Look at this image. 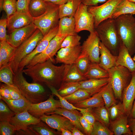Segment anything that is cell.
Masks as SVG:
<instances>
[{"label":"cell","instance_id":"1","mask_svg":"<svg viewBox=\"0 0 135 135\" xmlns=\"http://www.w3.org/2000/svg\"><path fill=\"white\" fill-rule=\"evenodd\" d=\"M54 62L49 60L25 68L22 71L31 78L33 82L42 85L44 84L48 86L56 89L59 88L62 82L66 64L56 66L54 64Z\"/></svg>","mask_w":135,"mask_h":135},{"label":"cell","instance_id":"2","mask_svg":"<svg viewBox=\"0 0 135 135\" xmlns=\"http://www.w3.org/2000/svg\"><path fill=\"white\" fill-rule=\"evenodd\" d=\"M22 70H18L14 75V84L22 95L31 104H36L45 101L46 92L42 84L28 82L23 75Z\"/></svg>","mask_w":135,"mask_h":135},{"label":"cell","instance_id":"3","mask_svg":"<svg viewBox=\"0 0 135 135\" xmlns=\"http://www.w3.org/2000/svg\"><path fill=\"white\" fill-rule=\"evenodd\" d=\"M114 19L118 34L131 56L135 53V18L126 14Z\"/></svg>","mask_w":135,"mask_h":135},{"label":"cell","instance_id":"4","mask_svg":"<svg viewBox=\"0 0 135 135\" xmlns=\"http://www.w3.org/2000/svg\"><path fill=\"white\" fill-rule=\"evenodd\" d=\"M100 41L114 55L117 56L121 40L116 31L114 19L111 18L101 22L95 28Z\"/></svg>","mask_w":135,"mask_h":135},{"label":"cell","instance_id":"5","mask_svg":"<svg viewBox=\"0 0 135 135\" xmlns=\"http://www.w3.org/2000/svg\"><path fill=\"white\" fill-rule=\"evenodd\" d=\"M43 36L41 31L37 28L29 37L16 48L8 64L14 74L18 71L21 61L34 50Z\"/></svg>","mask_w":135,"mask_h":135},{"label":"cell","instance_id":"6","mask_svg":"<svg viewBox=\"0 0 135 135\" xmlns=\"http://www.w3.org/2000/svg\"><path fill=\"white\" fill-rule=\"evenodd\" d=\"M108 71L115 98L122 101L123 90L132 79V72L126 68L121 66L113 67Z\"/></svg>","mask_w":135,"mask_h":135},{"label":"cell","instance_id":"7","mask_svg":"<svg viewBox=\"0 0 135 135\" xmlns=\"http://www.w3.org/2000/svg\"><path fill=\"white\" fill-rule=\"evenodd\" d=\"M46 2L47 6L45 12L39 16L33 18V23L41 31L44 36L58 25L60 19L59 5Z\"/></svg>","mask_w":135,"mask_h":135},{"label":"cell","instance_id":"8","mask_svg":"<svg viewBox=\"0 0 135 135\" xmlns=\"http://www.w3.org/2000/svg\"><path fill=\"white\" fill-rule=\"evenodd\" d=\"M100 41L98 34L95 30L90 32L88 38L81 46V51L78 58L87 57L91 62L99 64Z\"/></svg>","mask_w":135,"mask_h":135},{"label":"cell","instance_id":"9","mask_svg":"<svg viewBox=\"0 0 135 135\" xmlns=\"http://www.w3.org/2000/svg\"><path fill=\"white\" fill-rule=\"evenodd\" d=\"M88 6L81 2L74 16L75 23V31L78 33L83 30L90 32L95 31L94 18L88 10Z\"/></svg>","mask_w":135,"mask_h":135},{"label":"cell","instance_id":"10","mask_svg":"<svg viewBox=\"0 0 135 135\" xmlns=\"http://www.w3.org/2000/svg\"><path fill=\"white\" fill-rule=\"evenodd\" d=\"M66 36L65 35L56 34L51 40L45 50L34 57L24 68L33 66L38 63L42 62L49 60H51L55 62L53 58L60 48L61 44Z\"/></svg>","mask_w":135,"mask_h":135},{"label":"cell","instance_id":"11","mask_svg":"<svg viewBox=\"0 0 135 135\" xmlns=\"http://www.w3.org/2000/svg\"><path fill=\"white\" fill-rule=\"evenodd\" d=\"M122 0H108L101 5L88 6V10L94 18V27L112 16L117 6Z\"/></svg>","mask_w":135,"mask_h":135},{"label":"cell","instance_id":"12","mask_svg":"<svg viewBox=\"0 0 135 135\" xmlns=\"http://www.w3.org/2000/svg\"><path fill=\"white\" fill-rule=\"evenodd\" d=\"M61 108L62 107L59 100L54 99L52 94L46 100L38 103L31 104L28 111L33 116L40 118L44 114L54 112L58 108Z\"/></svg>","mask_w":135,"mask_h":135},{"label":"cell","instance_id":"13","mask_svg":"<svg viewBox=\"0 0 135 135\" xmlns=\"http://www.w3.org/2000/svg\"><path fill=\"white\" fill-rule=\"evenodd\" d=\"M58 28V25L51 29L44 36L34 50L21 61L19 65L18 70H22L34 57L45 50L51 40L56 35Z\"/></svg>","mask_w":135,"mask_h":135},{"label":"cell","instance_id":"14","mask_svg":"<svg viewBox=\"0 0 135 135\" xmlns=\"http://www.w3.org/2000/svg\"><path fill=\"white\" fill-rule=\"evenodd\" d=\"M37 28L33 23L16 29L7 35L6 40L11 45L16 48L29 37Z\"/></svg>","mask_w":135,"mask_h":135},{"label":"cell","instance_id":"15","mask_svg":"<svg viewBox=\"0 0 135 135\" xmlns=\"http://www.w3.org/2000/svg\"><path fill=\"white\" fill-rule=\"evenodd\" d=\"M81 50L80 45L61 48L57 53L55 62L65 64H74L78 58Z\"/></svg>","mask_w":135,"mask_h":135},{"label":"cell","instance_id":"16","mask_svg":"<svg viewBox=\"0 0 135 135\" xmlns=\"http://www.w3.org/2000/svg\"><path fill=\"white\" fill-rule=\"evenodd\" d=\"M41 120L45 123L51 128L61 132L62 128L67 129L71 132L74 126L70 120L62 115L53 114L50 116L46 114L40 118Z\"/></svg>","mask_w":135,"mask_h":135},{"label":"cell","instance_id":"17","mask_svg":"<svg viewBox=\"0 0 135 135\" xmlns=\"http://www.w3.org/2000/svg\"><path fill=\"white\" fill-rule=\"evenodd\" d=\"M40 121V118L35 117L26 110L15 114L9 122L15 127L16 130H25L30 125L35 124Z\"/></svg>","mask_w":135,"mask_h":135},{"label":"cell","instance_id":"18","mask_svg":"<svg viewBox=\"0 0 135 135\" xmlns=\"http://www.w3.org/2000/svg\"><path fill=\"white\" fill-rule=\"evenodd\" d=\"M7 18V28L9 33L14 30L24 27L33 23V18L29 13L16 12Z\"/></svg>","mask_w":135,"mask_h":135},{"label":"cell","instance_id":"19","mask_svg":"<svg viewBox=\"0 0 135 135\" xmlns=\"http://www.w3.org/2000/svg\"><path fill=\"white\" fill-rule=\"evenodd\" d=\"M132 74L131 80L124 88L122 94V103L124 108L125 114L128 117L130 114L135 98V71L132 72Z\"/></svg>","mask_w":135,"mask_h":135},{"label":"cell","instance_id":"20","mask_svg":"<svg viewBox=\"0 0 135 135\" xmlns=\"http://www.w3.org/2000/svg\"><path fill=\"white\" fill-rule=\"evenodd\" d=\"M110 80L109 78L88 79L79 82L80 88L86 91L92 96L100 92Z\"/></svg>","mask_w":135,"mask_h":135},{"label":"cell","instance_id":"21","mask_svg":"<svg viewBox=\"0 0 135 135\" xmlns=\"http://www.w3.org/2000/svg\"><path fill=\"white\" fill-rule=\"evenodd\" d=\"M118 66L126 68L131 72L135 71V62L128 49L122 41L116 62V66Z\"/></svg>","mask_w":135,"mask_h":135},{"label":"cell","instance_id":"22","mask_svg":"<svg viewBox=\"0 0 135 135\" xmlns=\"http://www.w3.org/2000/svg\"><path fill=\"white\" fill-rule=\"evenodd\" d=\"M99 49L100 54L99 65L107 71L116 66L117 56L112 54L100 41Z\"/></svg>","mask_w":135,"mask_h":135},{"label":"cell","instance_id":"23","mask_svg":"<svg viewBox=\"0 0 135 135\" xmlns=\"http://www.w3.org/2000/svg\"><path fill=\"white\" fill-rule=\"evenodd\" d=\"M128 117L124 114L115 120L110 121V130L115 135H132L128 124Z\"/></svg>","mask_w":135,"mask_h":135},{"label":"cell","instance_id":"24","mask_svg":"<svg viewBox=\"0 0 135 135\" xmlns=\"http://www.w3.org/2000/svg\"><path fill=\"white\" fill-rule=\"evenodd\" d=\"M78 110H70L62 108H59L54 112L48 114H56L66 117L70 120L74 127L85 134L80 120V117L82 115L80 112H79Z\"/></svg>","mask_w":135,"mask_h":135},{"label":"cell","instance_id":"25","mask_svg":"<svg viewBox=\"0 0 135 135\" xmlns=\"http://www.w3.org/2000/svg\"><path fill=\"white\" fill-rule=\"evenodd\" d=\"M57 34L68 36L75 34V23L74 17H64L60 18Z\"/></svg>","mask_w":135,"mask_h":135},{"label":"cell","instance_id":"26","mask_svg":"<svg viewBox=\"0 0 135 135\" xmlns=\"http://www.w3.org/2000/svg\"><path fill=\"white\" fill-rule=\"evenodd\" d=\"M87 80L79 71L75 63L66 64L62 82H79Z\"/></svg>","mask_w":135,"mask_h":135},{"label":"cell","instance_id":"27","mask_svg":"<svg viewBox=\"0 0 135 135\" xmlns=\"http://www.w3.org/2000/svg\"><path fill=\"white\" fill-rule=\"evenodd\" d=\"M0 99L4 101L15 114L28 110L31 104L25 98L16 99H7L0 96Z\"/></svg>","mask_w":135,"mask_h":135},{"label":"cell","instance_id":"28","mask_svg":"<svg viewBox=\"0 0 135 135\" xmlns=\"http://www.w3.org/2000/svg\"><path fill=\"white\" fill-rule=\"evenodd\" d=\"M102 89L99 92L93 95L92 97L73 104L81 108H94L105 106L102 95Z\"/></svg>","mask_w":135,"mask_h":135},{"label":"cell","instance_id":"29","mask_svg":"<svg viewBox=\"0 0 135 135\" xmlns=\"http://www.w3.org/2000/svg\"><path fill=\"white\" fill-rule=\"evenodd\" d=\"M15 49L6 40L0 41V68L8 64Z\"/></svg>","mask_w":135,"mask_h":135},{"label":"cell","instance_id":"30","mask_svg":"<svg viewBox=\"0 0 135 135\" xmlns=\"http://www.w3.org/2000/svg\"><path fill=\"white\" fill-rule=\"evenodd\" d=\"M81 0H68L66 3L59 5L60 18L64 17H74Z\"/></svg>","mask_w":135,"mask_h":135},{"label":"cell","instance_id":"31","mask_svg":"<svg viewBox=\"0 0 135 135\" xmlns=\"http://www.w3.org/2000/svg\"><path fill=\"white\" fill-rule=\"evenodd\" d=\"M84 76L87 80L104 78L109 77L108 71L101 67L99 64L92 62L88 70Z\"/></svg>","mask_w":135,"mask_h":135},{"label":"cell","instance_id":"32","mask_svg":"<svg viewBox=\"0 0 135 135\" xmlns=\"http://www.w3.org/2000/svg\"><path fill=\"white\" fill-rule=\"evenodd\" d=\"M126 14H135V4L128 0H122L116 7L112 18L115 19L121 15Z\"/></svg>","mask_w":135,"mask_h":135},{"label":"cell","instance_id":"33","mask_svg":"<svg viewBox=\"0 0 135 135\" xmlns=\"http://www.w3.org/2000/svg\"><path fill=\"white\" fill-rule=\"evenodd\" d=\"M47 6V2L44 0H30L28 12L32 18L38 17L45 12Z\"/></svg>","mask_w":135,"mask_h":135},{"label":"cell","instance_id":"34","mask_svg":"<svg viewBox=\"0 0 135 135\" xmlns=\"http://www.w3.org/2000/svg\"><path fill=\"white\" fill-rule=\"evenodd\" d=\"M90 112L95 117L96 120L108 127L109 126L110 120L107 109L104 106L90 108Z\"/></svg>","mask_w":135,"mask_h":135},{"label":"cell","instance_id":"35","mask_svg":"<svg viewBox=\"0 0 135 135\" xmlns=\"http://www.w3.org/2000/svg\"><path fill=\"white\" fill-rule=\"evenodd\" d=\"M41 120L38 122L29 126L36 135H56L60 134L52 129L47 124Z\"/></svg>","mask_w":135,"mask_h":135},{"label":"cell","instance_id":"36","mask_svg":"<svg viewBox=\"0 0 135 135\" xmlns=\"http://www.w3.org/2000/svg\"><path fill=\"white\" fill-rule=\"evenodd\" d=\"M102 95L107 108L116 103V101L110 82L102 88Z\"/></svg>","mask_w":135,"mask_h":135},{"label":"cell","instance_id":"37","mask_svg":"<svg viewBox=\"0 0 135 135\" xmlns=\"http://www.w3.org/2000/svg\"><path fill=\"white\" fill-rule=\"evenodd\" d=\"M79 89L80 88L79 82H62L57 90L58 93L61 96L64 97L72 94Z\"/></svg>","mask_w":135,"mask_h":135},{"label":"cell","instance_id":"38","mask_svg":"<svg viewBox=\"0 0 135 135\" xmlns=\"http://www.w3.org/2000/svg\"><path fill=\"white\" fill-rule=\"evenodd\" d=\"M14 74L8 65L0 68V81L10 86L14 85L13 82Z\"/></svg>","mask_w":135,"mask_h":135},{"label":"cell","instance_id":"39","mask_svg":"<svg viewBox=\"0 0 135 135\" xmlns=\"http://www.w3.org/2000/svg\"><path fill=\"white\" fill-rule=\"evenodd\" d=\"M91 96L86 91L79 89L72 94L64 97L68 102L73 104L88 98Z\"/></svg>","mask_w":135,"mask_h":135},{"label":"cell","instance_id":"40","mask_svg":"<svg viewBox=\"0 0 135 135\" xmlns=\"http://www.w3.org/2000/svg\"><path fill=\"white\" fill-rule=\"evenodd\" d=\"M107 109L110 121L114 120L125 114L124 106L121 102L116 103Z\"/></svg>","mask_w":135,"mask_h":135},{"label":"cell","instance_id":"41","mask_svg":"<svg viewBox=\"0 0 135 135\" xmlns=\"http://www.w3.org/2000/svg\"><path fill=\"white\" fill-rule=\"evenodd\" d=\"M48 87L51 90L52 94L58 97L62 108L69 110H77L80 111L83 110L84 109L76 107L72 104L70 103L64 97L61 96L58 93L57 89L51 86Z\"/></svg>","mask_w":135,"mask_h":135},{"label":"cell","instance_id":"42","mask_svg":"<svg viewBox=\"0 0 135 135\" xmlns=\"http://www.w3.org/2000/svg\"><path fill=\"white\" fill-rule=\"evenodd\" d=\"M5 102L1 99L0 100V121L10 120L15 114Z\"/></svg>","mask_w":135,"mask_h":135},{"label":"cell","instance_id":"43","mask_svg":"<svg viewBox=\"0 0 135 135\" xmlns=\"http://www.w3.org/2000/svg\"><path fill=\"white\" fill-rule=\"evenodd\" d=\"M91 135H112L114 133L107 126L96 121L93 124Z\"/></svg>","mask_w":135,"mask_h":135},{"label":"cell","instance_id":"44","mask_svg":"<svg viewBox=\"0 0 135 135\" xmlns=\"http://www.w3.org/2000/svg\"><path fill=\"white\" fill-rule=\"evenodd\" d=\"M81 37L77 34L68 35L64 38L60 48H62L74 47L80 45Z\"/></svg>","mask_w":135,"mask_h":135},{"label":"cell","instance_id":"45","mask_svg":"<svg viewBox=\"0 0 135 135\" xmlns=\"http://www.w3.org/2000/svg\"><path fill=\"white\" fill-rule=\"evenodd\" d=\"M17 0H4L2 9L5 12L6 18L17 12Z\"/></svg>","mask_w":135,"mask_h":135},{"label":"cell","instance_id":"46","mask_svg":"<svg viewBox=\"0 0 135 135\" xmlns=\"http://www.w3.org/2000/svg\"><path fill=\"white\" fill-rule=\"evenodd\" d=\"M16 130L15 127L9 121H4L0 122V135L15 134Z\"/></svg>","mask_w":135,"mask_h":135},{"label":"cell","instance_id":"47","mask_svg":"<svg viewBox=\"0 0 135 135\" xmlns=\"http://www.w3.org/2000/svg\"><path fill=\"white\" fill-rule=\"evenodd\" d=\"M91 63L88 58L82 57L78 58L75 64L79 71L84 75L89 69Z\"/></svg>","mask_w":135,"mask_h":135},{"label":"cell","instance_id":"48","mask_svg":"<svg viewBox=\"0 0 135 135\" xmlns=\"http://www.w3.org/2000/svg\"><path fill=\"white\" fill-rule=\"evenodd\" d=\"M30 0H17V12H18L29 13L28 6Z\"/></svg>","mask_w":135,"mask_h":135},{"label":"cell","instance_id":"49","mask_svg":"<svg viewBox=\"0 0 135 135\" xmlns=\"http://www.w3.org/2000/svg\"><path fill=\"white\" fill-rule=\"evenodd\" d=\"M4 84L9 90L12 99H16L25 98L15 85L13 86H10Z\"/></svg>","mask_w":135,"mask_h":135},{"label":"cell","instance_id":"50","mask_svg":"<svg viewBox=\"0 0 135 135\" xmlns=\"http://www.w3.org/2000/svg\"><path fill=\"white\" fill-rule=\"evenodd\" d=\"M7 27V18H3L0 20V41L6 40L7 34L6 29Z\"/></svg>","mask_w":135,"mask_h":135},{"label":"cell","instance_id":"51","mask_svg":"<svg viewBox=\"0 0 135 135\" xmlns=\"http://www.w3.org/2000/svg\"><path fill=\"white\" fill-rule=\"evenodd\" d=\"M90 108H84L80 112L86 120L93 126L96 120L94 115L90 111Z\"/></svg>","mask_w":135,"mask_h":135},{"label":"cell","instance_id":"52","mask_svg":"<svg viewBox=\"0 0 135 135\" xmlns=\"http://www.w3.org/2000/svg\"><path fill=\"white\" fill-rule=\"evenodd\" d=\"M80 123L83 128L85 134L91 135L93 130V126L88 122L82 116L80 118Z\"/></svg>","mask_w":135,"mask_h":135},{"label":"cell","instance_id":"53","mask_svg":"<svg viewBox=\"0 0 135 135\" xmlns=\"http://www.w3.org/2000/svg\"><path fill=\"white\" fill-rule=\"evenodd\" d=\"M0 96L5 99H12L9 90L4 85L1 84L0 88Z\"/></svg>","mask_w":135,"mask_h":135},{"label":"cell","instance_id":"54","mask_svg":"<svg viewBox=\"0 0 135 135\" xmlns=\"http://www.w3.org/2000/svg\"><path fill=\"white\" fill-rule=\"evenodd\" d=\"M108 0H81L82 3L88 6H97L99 3H104Z\"/></svg>","mask_w":135,"mask_h":135},{"label":"cell","instance_id":"55","mask_svg":"<svg viewBox=\"0 0 135 135\" xmlns=\"http://www.w3.org/2000/svg\"><path fill=\"white\" fill-rule=\"evenodd\" d=\"M15 134L17 135H36L33 130L29 126L25 130H16Z\"/></svg>","mask_w":135,"mask_h":135},{"label":"cell","instance_id":"56","mask_svg":"<svg viewBox=\"0 0 135 135\" xmlns=\"http://www.w3.org/2000/svg\"><path fill=\"white\" fill-rule=\"evenodd\" d=\"M128 124L132 135H135V118H130L128 120Z\"/></svg>","mask_w":135,"mask_h":135},{"label":"cell","instance_id":"57","mask_svg":"<svg viewBox=\"0 0 135 135\" xmlns=\"http://www.w3.org/2000/svg\"><path fill=\"white\" fill-rule=\"evenodd\" d=\"M68 0H44L46 2H50L54 4L60 5L66 3Z\"/></svg>","mask_w":135,"mask_h":135},{"label":"cell","instance_id":"58","mask_svg":"<svg viewBox=\"0 0 135 135\" xmlns=\"http://www.w3.org/2000/svg\"><path fill=\"white\" fill-rule=\"evenodd\" d=\"M72 135H84V134L77 128L74 127L71 131Z\"/></svg>","mask_w":135,"mask_h":135},{"label":"cell","instance_id":"59","mask_svg":"<svg viewBox=\"0 0 135 135\" xmlns=\"http://www.w3.org/2000/svg\"><path fill=\"white\" fill-rule=\"evenodd\" d=\"M129 117L130 118H135V98L133 103L132 108Z\"/></svg>","mask_w":135,"mask_h":135},{"label":"cell","instance_id":"60","mask_svg":"<svg viewBox=\"0 0 135 135\" xmlns=\"http://www.w3.org/2000/svg\"><path fill=\"white\" fill-rule=\"evenodd\" d=\"M61 132L62 135H72V132L67 129L62 128Z\"/></svg>","mask_w":135,"mask_h":135},{"label":"cell","instance_id":"61","mask_svg":"<svg viewBox=\"0 0 135 135\" xmlns=\"http://www.w3.org/2000/svg\"><path fill=\"white\" fill-rule=\"evenodd\" d=\"M4 1V0H0V11L3 10L2 7Z\"/></svg>","mask_w":135,"mask_h":135},{"label":"cell","instance_id":"62","mask_svg":"<svg viewBox=\"0 0 135 135\" xmlns=\"http://www.w3.org/2000/svg\"><path fill=\"white\" fill-rule=\"evenodd\" d=\"M128 0L135 4V0Z\"/></svg>","mask_w":135,"mask_h":135},{"label":"cell","instance_id":"63","mask_svg":"<svg viewBox=\"0 0 135 135\" xmlns=\"http://www.w3.org/2000/svg\"><path fill=\"white\" fill-rule=\"evenodd\" d=\"M132 59L135 62V55H134V56L132 58Z\"/></svg>","mask_w":135,"mask_h":135},{"label":"cell","instance_id":"64","mask_svg":"<svg viewBox=\"0 0 135 135\" xmlns=\"http://www.w3.org/2000/svg\"></svg>","mask_w":135,"mask_h":135}]
</instances>
